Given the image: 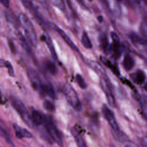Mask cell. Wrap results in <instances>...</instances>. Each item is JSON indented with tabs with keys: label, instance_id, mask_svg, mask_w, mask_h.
Returning <instances> with one entry per match:
<instances>
[{
	"label": "cell",
	"instance_id": "cell-1",
	"mask_svg": "<svg viewBox=\"0 0 147 147\" xmlns=\"http://www.w3.org/2000/svg\"><path fill=\"white\" fill-rule=\"evenodd\" d=\"M18 20L20 25L25 30V34L29 42L33 46H36L37 44V37L35 28L31 21L24 13H20L19 14Z\"/></svg>",
	"mask_w": 147,
	"mask_h": 147
},
{
	"label": "cell",
	"instance_id": "cell-2",
	"mask_svg": "<svg viewBox=\"0 0 147 147\" xmlns=\"http://www.w3.org/2000/svg\"><path fill=\"white\" fill-rule=\"evenodd\" d=\"M42 125H44L45 129L50 138L53 141L56 142L60 147H63V142L61 134L54 124L52 118L48 116H44Z\"/></svg>",
	"mask_w": 147,
	"mask_h": 147
},
{
	"label": "cell",
	"instance_id": "cell-3",
	"mask_svg": "<svg viewBox=\"0 0 147 147\" xmlns=\"http://www.w3.org/2000/svg\"><path fill=\"white\" fill-rule=\"evenodd\" d=\"M63 93L68 103L77 111H80L82 106L76 92L74 88L68 83L65 84L63 87Z\"/></svg>",
	"mask_w": 147,
	"mask_h": 147
},
{
	"label": "cell",
	"instance_id": "cell-4",
	"mask_svg": "<svg viewBox=\"0 0 147 147\" xmlns=\"http://www.w3.org/2000/svg\"><path fill=\"white\" fill-rule=\"evenodd\" d=\"M10 102L13 108L18 113L26 125L30 127H33L34 125L32 122L30 115L29 114L24 103L21 100L16 98H11L10 99Z\"/></svg>",
	"mask_w": 147,
	"mask_h": 147
},
{
	"label": "cell",
	"instance_id": "cell-5",
	"mask_svg": "<svg viewBox=\"0 0 147 147\" xmlns=\"http://www.w3.org/2000/svg\"><path fill=\"white\" fill-rule=\"evenodd\" d=\"M27 72L33 88L35 90L38 91V92H40V94H44V83L41 81L40 78L37 72L32 68H29L27 69Z\"/></svg>",
	"mask_w": 147,
	"mask_h": 147
},
{
	"label": "cell",
	"instance_id": "cell-6",
	"mask_svg": "<svg viewBox=\"0 0 147 147\" xmlns=\"http://www.w3.org/2000/svg\"><path fill=\"white\" fill-rule=\"evenodd\" d=\"M102 113L103 114L104 117L106 118L110 126H111L112 130H113V133H118L120 131L118 125L116 120L114 118V114L110 110V109L106 105H103L102 108Z\"/></svg>",
	"mask_w": 147,
	"mask_h": 147
},
{
	"label": "cell",
	"instance_id": "cell-7",
	"mask_svg": "<svg viewBox=\"0 0 147 147\" xmlns=\"http://www.w3.org/2000/svg\"><path fill=\"white\" fill-rule=\"evenodd\" d=\"M22 3L25 6V7L29 11V12L33 16V17L36 18L38 24L41 25L43 28H45V23L40 14L38 12L37 8L33 5V3L30 0H22Z\"/></svg>",
	"mask_w": 147,
	"mask_h": 147
},
{
	"label": "cell",
	"instance_id": "cell-8",
	"mask_svg": "<svg viewBox=\"0 0 147 147\" xmlns=\"http://www.w3.org/2000/svg\"><path fill=\"white\" fill-rule=\"evenodd\" d=\"M52 27L53 28V29L59 33V34L60 36V37L63 39V40L67 43V44L74 51H78V47L75 45V44L74 43V42L72 41V40L69 38V37L65 33V32L61 29V28H60L59 27H58L57 26H56L55 24H51Z\"/></svg>",
	"mask_w": 147,
	"mask_h": 147
},
{
	"label": "cell",
	"instance_id": "cell-9",
	"mask_svg": "<svg viewBox=\"0 0 147 147\" xmlns=\"http://www.w3.org/2000/svg\"><path fill=\"white\" fill-rule=\"evenodd\" d=\"M13 127L15 131L16 136L18 138L22 139L24 137H26L27 138H30L33 137V135L32 134V133L26 129L20 126L17 124H14Z\"/></svg>",
	"mask_w": 147,
	"mask_h": 147
},
{
	"label": "cell",
	"instance_id": "cell-10",
	"mask_svg": "<svg viewBox=\"0 0 147 147\" xmlns=\"http://www.w3.org/2000/svg\"><path fill=\"white\" fill-rule=\"evenodd\" d=\"M30 115L34 126H40L43 124L44 115H42L38 111L36 110H32Z\"/></svg>",
	"mask_w": 147,
	"mask_h": 147
},
{
	"label": "cell",
	"instance_id": "cell-11",
	"mask_svg": "<svg viewBox=\"0 0 147 147\" xmlns=\"http://www.w3.org/2000/svg\"><path fill=\"white\" fill-rule=\"evenodd\" d=\"M130 77L133 80V81L138 84H142L146 78L144 72L140 70H138L136 71V72L131 74Z\"/></svg>",
	"mask_w": 147,
	"mask_h": 147
},
{
	"label": "cell",
	"instance_id": "cell-12",
	"mask_svg": "<svg viewBox=\"0 0 147 147\" xmlns=\"http://www.w3.org/2000/svg\"><path fill=\"white\" fill-rule=\"evenodd\" d=\"M72 135L76 141V144L78 147H87L86 144L82 136V135L77 131L76 129L72 128L71 129Z\"/></svg>",
	"mask_w": 147,
	"mask_h": 147
},
{
	"label": "cell",
	"instance_id": "cell-13",
	"mask_svg": "<svg viewBox=\"0 0 147 147\" xmlns=\"http://www.w3.org/2000/svg\"><path fill=\"white\" fill-rule=\"evenodd\" d=\"M44 66L46 71L51 75H55L57 72V68L55 64L50 60H47L44 63Z\"/></svg>",
	"mask_w": 147,
	"mask_h": 147
},
{
	"label": "cell",
	"instance_id": "cell-14",
	"mask_svg": "<svg viewBox=\"0 0 147 147\" xmlns=\"http://www.w3.org/2000/svg\"><path fill=\"white\" fill-rule=\"evenodd\" d=\"M111 48L112 50V55L113 57L115 59H119L121 55L120 42L113 41Z\"/></svg>",
	"mask_w": 147,
	"mask_h": 147
},
{
	"label": "cell",
	"instance_id": "cell-15",
	"mask_svg": "<svg viewBox=\"0 0 147 147\" xmlns=\"http://www.w3.org/2000/svg\"><path fill=\"white\" fill-rule=\"evenodd\" d=\"M123 67L126 70L129 71L133 68L134 65V61L131 56L127 54L125 56L123 61Z\"/></svg>",
	"mask_w": 147,
	"mask_h": 147
},
{
	"label": "cell",
	"instance_id": "cell-16",
	"mask_svg": "<svg viewBox=\"0 0 147 147\" xmlns=\"http://www.w3.org/2000/svg\"><path fill=\"white\" fill-rule=\"evenodd\" d=\"M44 94L48 95L52 99L55 98V93L53 86L50 83H44L43 85Z\"/></svg>",
	"mask_w": 147,
	"mask_h": 147
},
{
	"label": "cell",
	"instance_id": "cell-17",
	"mask_svg": "<svg viewBox=\"0 0 147 147\" xmlns=\"http://www.w3.org/2000/svg\"><path fill=\"white\" fill-rule=\"evenodd\" d=\"M81 42L84 47L87 49H91L92 47V43L86 32H84L82 35Z\"/></svg>",
	"mask_w": 147,
	"mask_h": 147
},
{
	"label": "cell",
	"instance_id": "cell-18",
	"mask_svg": "<svg viewBox=\"0 0 147 147\" xmlns=\"http://www.w3.org/2000/svg\"><path fill=\"white\" fill-rule=\"evenodd\" d=\"M45 42L51 52V53L53 58L55 60H57V55L56 53V51H55L54 46L53 45L52 41H51V38L48 36H46V37H45Z\"/></svg>",
	"mask_w": 147,
	"mask_h": 147
},
{
	"label": "cell",
	"instance_id": "cell-19",
	"mask_svg": "<svg viewBox=\"0 0 147 147\" xmlns=\"http://www.w3.org/2000/svg\"><path fill=\"white\" fill-rule=\"evenodd\" d=\"M5 17H6V18L7 20V21H9V22L14 25L15 26H18L20 24L19 20H18V18H17L16 17L15 15L14 14H13L12 13L6 12Z\"/></svg>",
	"mask_w": 147,
	"mask_h": 147
},
{
	"label": "cell",
	"instance_id": "cell-20",
	"mask_svg": "<svg viewBox=\"0 0 147 147\" xmlns=\"http://www.w3.org/2000/svg\"><path fill=\"white\" fill-rule=\"evenodd\" d=\"M0 136L2 137H3L7 141V143L10 144L11 145H14L13 142L11 139L10 138V137L9 134H8L7 131L1 124H0Z\"/></svg>",
	"mask_w": 147,
	"mask_h": 147
},
{
	"label": "cell",
	"instance_id": "cell-21",
	"mask_svg": "<svg viewBox=\"0 0 147 147\" xmlns=\"http://www.w3.org/2000/svg\"><path fill=\"white\" fill-rule=\"evenodd\" d=\"M55 6L62 11H65V5L64 0H49Z\"/></svg>",
	"mask_w": 147,
	"mask_h": 147
},
{
	"label": "cell",
	"instance_id": "cell-22",
	"mask_svg": "<svg viewBox=\"0 0 147 147\" xmlns=\"http://www.w3.org/2000/svg\"><path fill=\"white\" fill-rule=\"evenodd\" d=\"M18 38H19V41L22 45V47L24 48V49L28 52H31V49H30V47L27 42V41L26 40V39L25 38V37L22 35L21 33H19L18 34Z\"/></svg>",
	"mask_w": 147,
	"mask_h": 147
},
{
	"label": "cell",
	"instance_id": "cell-23",
	"mask_svg": "<svg viewBox=\"0 0 147 147\" xmlns=\"http://www.w3.org/2000/svg\"><path fill=\"white\" fill-rule=\"evenodd\" d=\"M99 41L100 44L102 48L105 50L106 51L108 46V40L105 34H101L99 35Z\"/></svg>",
	"mask_w": 147,
	"mask_h": 147
},
{
	"label": "cell",
	"instance_id": "cell-24",
	"mask_svg": "<svg viewBox=\"0 0 147 147\" xmlns=\"http://www.w3.org/2000/svg\"><path fill=\"white\" fill-rule=\"evenodd\" d=\"M130 38L132 41V42L135 43H138L143 45L146 44V41L144 39L136 35L134 33H131L130 34Z\"/></svg>",
	"mask_w": 147,
	"mask_h": 147
},
{
	"label": "cell",
	"instance_id": "cell-25",
	"mask_svg": "<svg viewBox=\"0 0 147 147\" xmlns=\"http://www.w3.org/2000/svg\"><path fill=\"white\" fill-rule=\"evenodd\" d=\"M43 106L47 110L50 112H54L55 110V105L51 100H45L43 103Z\"/></svg>",
	"mask_w": 147,
	"mask_h": 147
},
{
	"label": "cell",
	"instance_id": "cell-26",
	"mask_svg": "<svg viewBox=\"0 0 147 147\" xmlns=\"http://www.w3.org/2000/svg\"><path fill=\"white\" fill-rule=\"evenodd\" d=\"M76 81L78 84V86L82 89H85L87 87V84L83 79V78L80 75L77 74L75 77Z\"/></svg>",
	"mask_w": 147,
	"mask_h": 147
},
{
	"label": "cell",
	"instance_id": "cell-27",
	"mask_svg": "<svg viewBox=\"0 0 147 147\" xmlns=\"http://www.w3.org/2000/svg\"><path fill=\"white\" fill-rule=\"evenodd\" d=\"M6 68H7L8 71V74L10 76H14V69L13 67L11 65V64L7 61V65H6Z\"/></svg>",
	"mask_w": 147,
	"mask_h": 147
},
{
	"label": "cell",
	"instance_id": "cell-28",
	"mask_svg": "<svg viewBox=\"0 0 147 147\" xmlns=\"http://www.w3.org/2000/svg\"><path fill=\"white\" fill-rule=\"evenodd\" d=\"M100 60L104 64H105L106 66H107L110 68H111V67L113 66V64H111L110 61L109 60H107L106 58H105L103 56H100Z\"/></svg>",
	"mask_w": 147,
	"mask_h": 147
},
{
	"label": "cell",
	"instance_id": "cell-29",
	"mask_svg": "<svg viewBox=\"0 0 147 147\" xmlns=\"http://www.w3.org/2000/svg\"><path fill=\"white\" fill-rule=\"evenodd\" d=\"M111 37L113 40V41H115V42H120L119 41V38L117 34L114 32H111Z\"/></svg>",
	"mask_w": 147,
	"mask_h": 147
},
{
	"label": "cell",
	"instance_id": "cell-30",
	"mask_svg": "<svg viewBox=\"0 0 147 147\" xmlns=\"http://www.w3.org/2000/svg\"><path fill=\"white\" fill-rule=\"evenodd\" d=\"M8 42H9V47H10L11 52L13 53H14L16 52V49H15V47H14V43L12 41H9Z\"/></svg>",
	"mask_w": 147,
	"mask_h": 147
},
{
	"label": "cell",
	"instance_id": "cell-31",
	"mask_svg": "<svg viewBox=\"0 0 147 147\" xmlns=\"http://www.w3.org/2000/svg\"><path fill=\"white\" fill-rule=\"evenodd\" d=\"M111 69L112 71L113 72V73H114V74H115V75H117V76H118V75H119V70H118V68H117V66L113 65V66L111 67Z\"/></svg>",
	"mask_w": 147,
	"mask_h": 147
},
{
	"label": "cell",
	"instance_id": "cell-32",
	"mask_svg": "<svg viewBox=\"0 0 147 147\" xmlns=\"http://www.w3.org/2000/svg\"><path fill=\"white\" fill-rule=\"evenodd\" d=\"M36 1H37L38 3H40L45 9H48V4L47 3L46 0H36Z\"/></svg>",
	"mask_w": 147,
	"mask_h": 147
},
{
	"label": "cell",
	"instance_id": "cell-33",
	"mask_svg": "<svg viewBox=\"0 0 147 147\" xmlns=\"http://www.w3.org/2000/svg\"><path fill=\"white\" fill-rule=\"evenodd\" d=\"M142 147H147V138H142L140 141Z\"/></svg>",
	"mask_w": 147,
	"mask_h": 147
},
{
	"label": "cell",
	"instance_id": "cell-34",
	"mask_svg": "<svg viewBox=\"0 0 147 147\" xmlns=\"http://www.w3.org/2000/svg\"><path fill=\"white\" fill-rule=\"evenodd\" d=\"M7 65V61L5 60L4 59H0V68H6Z\"/></svg>",
	"mask_w": 147,
	"mask_h": 147
},
{
	"label": "cell",
	"instance_id": "cell-35",
	"mask_svg": "<svg viewBox=\"0 0 147 147\" xmlns=\"http://www.w3.org/2000/svg\"><path fill=\"white\" fill-rule=\"evenodd\" d=\"M0 2L6 7H9V0H0Z\"/></svg>",
	"mask_w": 147,
	"mask_h": 147
},
{
	"label": "cell",
	"instance_id": "cell-36",
	"mask_svg": "<svg viewBox=\"0 0 147 147\" xmlns=\"http://www.w3.org/2000/svg\"><path fill=\"white\" fill-rule=\"evenodd\" d=\"M97 18H98V21H99L100 22H102V21H103V18H102V16H98Z\"/></svg>",
	"mask_w": 147,
	"mask_h": 147
},
{
	"label": "cell",
	"instance_id": "cell-37",
	"mask_svg": "<svg viewBox=\"0 0 147 147\" xmlns=\"http://www.w3.org/2000/svg\"><path fill=\"white\" fill-rule=\"evenodd\" d=\"M76 1L78 2V3H79L80 5H81L82 6V5L84 6V5H83V2H82V0H76Z\"/></svg>",
	"mask_w": 147,
	"mask_h": 147
},
{
	"label": "cell",
	"instance_id": "cell-38",
	"mask_svg": "<svg viewBox=\"0 0 147 147\" xmlns=\"http://www.w3.org/2000/svg\"><path fill=\"white\" fill-rule=\"evenodd\" d=\"M144 88H145V90L147 91V82L145 83V84L144 85Z\"/></svg>",
	"mask_w": 147,
	"mask_h": 147
},
{
	"label": "cell",
	"instance_id": "cell-39",
	"mask_svg": "<svg viewBox=\"0 0 147 147\" xmlns=\"http://www.w3.org/2000/svg\"><path fill=\"white\" fill-rule=\"evenodd\" d=\"M99 1L102 3H105V1H106V0H99Z\"/></svg>",
	"mask_w": 147,
	"mask_h": 147
},
{
	"label": "cell",
	"instance_id": "cell-40",
	"mask_svg": "<svg viewBox=\"0 0 147 147\" xmlns=\"http://www.w3.org/2000/svg\"><path fill=\"white\" fill-rule=\"evenodd\" d=\"M144 2H145V3L147 5V0H144Z\"/></svg>",
	"mask_w": 147,
	"mask_h": 147
},
{
	"label": "cell",
	"instance_id": "cell-41",
	"mask_svg": "<svg viewBox=\"0 0 147 147\" xmlns=\"http://www.w3.org/2000/svg\"><path fill=\"white\" fill-rule=\"evenodd\" d=\"M2 100V96H1V92H0V101Z\"/></svg>",
	"mask_w": 147,
	"mask_h": 147
},
{
	"label": "cell",
	"instance_id": "cell-42",
	"mask_svg": "<svg viewBox=\"0 0 147 147\" xmlns=\"http://www.w3.org/2000/svg\"><path fill=\"white\" fill-rule=\"evenodd\" d=\"M137 3H140V0H135Z\"/></svg>",
	"mask_w": 147,
	"mask_h": 147
},
{
	"label": "cell",
	"instance_id": "cell-43",
	"mask_svg": "<svg viewBox=\"0 0 147 147\" xmlns=\"http://www.w3.org/2000/svg\"><path fill=\"white\" fill-rule=\"evenodd\" d=\"M88 1H92V0H88Z\"/></svg>",
	"mask_w": 147,
	"mask_h": 147
},
{
	"label": "cell",
	"instance_id": "cell-44",
	"mask_svg": "<svg viewBox=\"0 0 147 147\" xmlns=\"http://www.w3.org/2000/svg\"><path fill=\"white\" fill-rule=\"evenodd\" d=\"M119 1H120V0H119Z\"/></svg>",
	"mask_w": 147,
	"mask_h": 147
},
{
	"label": "cell",
	"instance_id": "cell-45",
	"mask_svg": "<svg viewBox=\"0 0 147 147\" xmlns=\"http://www.w3.org/2000/svg\"><path fill=\"white\" fill-rule=\"evenodd\" d=\"M126 147H127V146H126Z\"/></svg>",
	"mask_w": 147,
	"mask_h": 147
}]
</instances>
